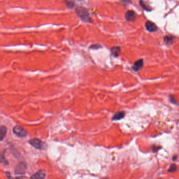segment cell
I'll return each mask as SVG.
<instances>
[{"instance_id":"13","label":"cell","mask_w":179,"mask_h":179,"mask_svg":"<svg viewBox=\"0 0 179 179\" xmlns=\"http://www.w3.org/2000/svg\"><path fill=\"white\" fill-rule=\"evenodd\" d=\"M173 39H174V37L173 36L168 35V36H166L164 37V42L166 44H169L172 43L173 42Z\"/></svg>"},{"instance_id":"16","label":"cell","mask_w":179,"mask_h":179,"mask_svg":"<svg viewBox=\"0 0 179 179\" xmlns=\"http://www.w3.org/2000/svg\"><path fill=\"white\" fill-rule=\"evenodd\" d=\"M100 47H101V46L100 45H99V44H94V45H91L90 46V49H98L100 48Z\"/></svg>"},{"instance_id":"9","label":"cell","mask_w":179,"mask_h":179,"mask_svg":"<svg viewBox=\"0 0 179 179\" xmlns=\"http://www.w3.org/2000/svg\"><path fill=\"white\" fill-rule=\"evenodd\" d=\"M124 115H125V112L123 111H119L114 114V116L112 118V120L117 121L121 120L122 118H124Z\"/></svg>"},{"instance_id":"10","label":"cell","mask_w":179,"mask_h":179,"mask_svg":"<svg viewBox=\"0 0 179 179\" xmlns=\"http://www.w3.org/2000/svg\"><path fill=\"white\" fill-rule=\"evenodd\" d=\"M111 52L114 56L118 57L120 52V47L119 46L114 47L111 49Z\"/></svg>"},{"instance_id":"14","label":"cell","mask_w":179,"mask_h":179,"mask_svg":"<svg viewBox=\"0 0 179 179\" xmlns=\"http://www.w3.org/2000/svg\"><path fill=\"white\" fill-rule=\"evenodd\" d=\"M176 170H177V168L176 164H172L170 166L169 169H168V171L170 172H174L176 171Z\"/></svg>"},{"instance_id":"12","label":"cell","mask_w":179,"mask_h":179,"mask_svg":"<svg viewBox=\"0 0 179 179\" xmlns=\"http://www.w3.org/2000/svg\"><path fill=\"white\" fill-rule=\"evenodd\" d=\"M140 5L143 10H146V11H151V8L150 7H149L148 5H147V4L145 3L142 0H140Z\"/></svg>"},{"instance_id":"3","label":"cell","mask_w":179,"mask_h":179,"mask_svg":"<svg viewBox=\"0 0 179 179\" xmlns=\"http://www.w3.org/2000/svg\"><path fill=\"white\" fill-rule=\"evenodd\" d=\"M13 131L14 134H15L18 137H25L27 135L26 130L23 127H21L20 126H16L14 127Z\"/></svg>"},{"instance_id":"6","label":"cell","mask_w":179,"mask_h":179,"mask_svg":"<svg viewBox=\"0 0 179 179\" xmlns=\"http://www.w3.org/2000/svg\"><path fill=\"white\" fill-rule=\"evenodd\" d=\"M145 26L146 30L150 32H155L158 29L156 25L151 21H147L146 23Z\"/></svg>"},{"instance_id":"17","label":"cell","mask_w":179,"mask_h":179,"mask_svg":"<svg viewBox=\"0 0 179 179\" xmlns=\"http://www.w3.org/2000/svg\"><path fill=\"white\" fill-rule=\"evenodd\" d=\"M121 1L124 2V3H129V0H120Z\"/></svg>"},{"instance_id":"8","label":"cell","mask_w":179,"mask_h":179,"mask_svg":"<svg viewBox=\"0 0 179 179\" xmlns=\"http://www.w3.org/2000/svg\"><path fill=\"white\" fill-rule=\"evenodd\" d=\"M45 172L44 170H39L34 174L31 178L33 179H44L45 177Z\"/></svg>"},{"instance_id":"11","label":"cell","mask_w":179,"mask_h":179,"mask_svg":"<svg viewBox=\"0 0 179 179\" xmlns=\"http://www.w3.org/2000/svg\"><path fill=\"white\" fill-rule=\"evenodd\" d=\"M7 128L3 126H2L0 128V137L1 140L2 141L4 138L5 137V135L7 134Z\"/></svg>"},{"instance_id":"2","label":"cell","mask_w":179,"mask_h":179,"mask_svg":"<svg viewBox=\"0 0 179 179\" xmlns=\"http://www.w3.org/2000/svg\"><path fill=\"white\" fill-rule=\"evenodd\" d=\"M29 143L33 146H34L36 149H39V150H42L44 146V144L42 141L37 138H34V139H32L29 140Z\"/></svg>"},{"instance_id":"7","label":"cell","mask_w":179,"mask_h":179,"mask_svg":"<svg viewBox=\"0 0 179 179\" xmlns=\"http://www.w3.org/2000/svg\"><path fill=\"white\" fill-rule=\"evenodd\" d=\"M143 65V61L142 59H139L134 63V66H132V69L134 71L138 72L140 70V69H142Z\"/></svg>"},{"instance_id":"15","label":"cell","mask_w":179,"mask_h":179,"mask_svg":"<svg viewBox=\"0 0 179 179\" xmlns=\"http://www.w3.org/2000/svg\"><path fill=\"white\" fill-rule=\"evenodd\" d=\"M66 4L67 5V6L69 7V8H73L75 6V4L73 2V1H66Z\"/></svg>"},{"instance_id":"4","label":"cell","mask_w":179,"mask_h":179,"mask_svg":"<svg viewBox=\"0 0 179 179\" xmlns=\"http://www.w3.org/2000/svg\"><path fill=\"white\" fill-rule=\"evenodd\" d=\"M26 170V164L24 162H20L16 166L15 170V172L17 174H23L25 173Z\"/></svg>"},{"instance_id":"1","label":"cell","mask_w":179,"mask_h":179,"mask_svg":"<svg viewBox=\"0 0 179 179\" xmlns=\"http://www.w3.org/2000/svg\"><path fill=\"white\" fill-rule=\"evenodd\" d=\"M76 12L78 16L81 19V20L84 21L85 22H90L91 20L89 17V14L88 11L84 8L79 7L76 10Z\"/></svg>"},{"instance_id":"5","label":"cell","mask_w":179,"mask_h":179,"mask_svg":"<svg viewBox=\"0 0 179 179\" xmlns=\"http://www.w3.org/2000/svg\"><path fill=\"white\" fill-rule=\"evenodd\" d=\"M137 17L136 13L133 11H128L125 14L126 19L129 22L134 21Z\"/></svg>"},{"instance_id":"18","label":"cell","mask_w":179,"mask_h":179,"mask_svg":"<svg viewBox=\"0 0 179 179\" xmlns=\"http://www.w3.org/2000/svg\"><path fill=\"white\" fill-rule=\"evenodd\" d=\"M79 1H83V0H79Z\"/></svg>"}]
</instances>
